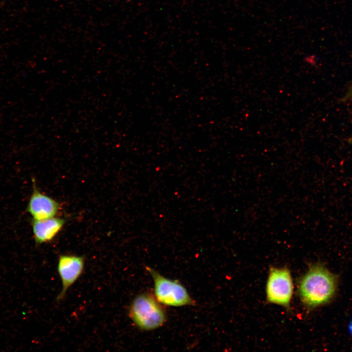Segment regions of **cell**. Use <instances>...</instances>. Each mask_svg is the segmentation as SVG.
I'll use <instances>...</instances> for the list:
<instances>
[{
    "mask_svg": "<svg viewBox=\"0 0 352 352\" xmlns=\"http://www.w3.org/2000/svg\"><path fill=\"white\" fill-rule=\"evenodd\" d=\"M337 286V278L321 264L309 266L302 278L299 286V294L302 303L313 308L325 305L334 297Z\"/></svg>",
    "mask_w": 352,
    "mask_h": 352,
    "instance_id": "1",
    "label": "cell"
},
{
    "mask_svg": "<svg viewBox=\"0 0 352 352\" xmlns=\"http://www.w3.org/2000/svg\"><path fill=\"white\" fill-rule=\"evenodd\" d=\"M129 315L139 329L151 330L159 328L167 318L166 310L154 294L148 292L137 295L132 302Z\"/></svg>",
    "mask_w": 352,
    "mask_h": 352,
    "instance_id": "2",
    "label": "cell"
},
{
    "mask_svg": "<svg viewBox=\"0 0 352 352\" xmlns=\"http://www.w3.org/2000/svg\"><path fill=\"white\" fill-rule=\"evenodd\" d=\"M146 268L154 282V295L162 304L173 307L195 305L186 289L178 281L166 278L149 266Z\"/></svg>",
    "mask_w": 352,
    "mask_h": 352,
    "instance_id": "3",
    "label": "cell"
},
{
    "mask_svg": "<svg viewBox=\"0 0 352 352\" xmlns=\"http://www.w3.org/2000/svg\"><path fill=\"white\" fill-rule=\"evenodd\" d=\"M292 292V280L289 270L271 267L266 284L267 301L288 308Z\"/></svg>",
    "mask_w": 352,
    "mask_h": 352,
    "instance_id": "4",
    "label": "cell"
},
{
    "mask_svg": "<svg viewBox=\"0 0 352 352\" xmlns=\"http://www.w3.org/2000/svg\"><path fill=\"white\" fill-rule=\"evenodd\" d=\"M85 267V259L75 255H61L58 259L57 270L62 282L61 290L57 300H63L68 288L82 274Z\"/></svg>",
    "mask_w": 352,
    "mask_h": 352,
    "instance_id": "5",
    "label": "cell"
},
{
    "mask_svg": "<svg viewBox=\"0 0 352 352\" xmlns=\"http://www.w3.org/2000/svg\"><path fill=\"white\" fill-rule=\"evenodd\" d=\"M60 209V204L41 192L33 180V190L27 206V211L33 220H41L55 217Z\"/></svg>",
    "mask_w": 352,
    "mask_h": 352,
    "instance_id": "6",
    "label": "cell"
},
{
    "mask_svg": "<svg viewBox=\"0 0 352 352\" xmlns=\"http://www.w3.org/2000/svg\"><path fill=\"white\" fill-rule=\"evenodd\" d=\"M65 223L64 219L56 217L41 220H32V229L36 243L40 245L52 241Z\"/></svg>",
    "mask_w": 352,
    "mask_h": 352,
    "instance_id": "7",
    "label": "cell"
},
{
    "mask_svg": "<svg viewBox=\"0 0 352 352\" xmlns=\"http://www.w3.org/2000/svg\"><path fill=\"white\" fill-rule=\"evenodd\" d=\"M352 96V88L350 89L348 93L347 94L345 98H348Z\"/></svg>",
    "mask_w": 352,
    "mask_h": 352,
    "instance_id": "8",
    "label": "cell"
},
{
    "mask_svg": "<svg viewBox=\"0 0 352 352\" xmlns=\"http://www.w3.org/2000/svg\"><path fill=\"white\" fill-rule=\"evenodd\" d=\"M349 330H350V332L352 334V322L349 325Z\"/></svg>",
    "mask_w": 352,
    "mask_h": 352,
    "instance_id": "9",
    "label": "cell"
}]
</instances>
